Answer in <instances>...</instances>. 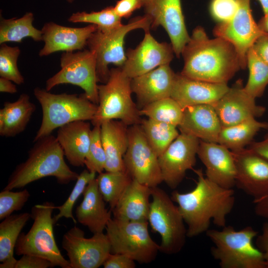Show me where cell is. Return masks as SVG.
Masks as SVG:
<instances>
[{"mask_svg": "<svg viewBox=\"0 0 268 268\" xmlns=\"http://www.w3.org/2000/svg\"><path fill=\"white\" fill-rule=\"evenodd\" d=\"M121 121L111 120L101 125V138L106 154V171H125L124 156L129 145L128 128Z\"/></svg>", "mask_w": 268, "mask_h": 268, "instance_id": "28", "label": "cell"}, {"mask_svg": "<svg viewBox=\"0 0 268 268\" xmlns=\"http://www.w3.org/2000/svg\"><path fill=\"white\" fill-rule=\"evenodd\" d=\"M175 54L171 44L157 41L145 31L143 40L134 49H129L127 59L121 67L131 78L148 72L156 67L170 64Z\"/></svg>", "mask_w": 268, "mask_h": 268, "instance_id": "18", "label": "cell"}, {"mask_svg": "<svg viewBox=\"0 0 268 268\" xmlns=\"http://www.w3.org/2000/svg\"><path fill=\"white\" fill-rule=\"evenodd\" d=\"M200 139L181 133L158 157L163 182L172 189H176L185 177L187 170L193 169Z\"/></svg>", "mask_w": 268, "mask_h": 268, "instance_id": "16", "label": "cell"}, {"mask_svg": "<svg viewBox=\"0 0 268 268\" xmlns=\"http://www.w3.org/2000/svg\"><path fill=\"white\" fill-rule=\"evenodd\" d=\"M247 67L249 77L244 88L254 98L261 97L268 85V64L251 47L247 55Z\"/></svg>", "mask_w": 268, "mask_h": 268, "instance_id": "35", "label": "cell"}, {"mask_svg": "<svg viewBox=\"0 0 268 268\" xmlns=\"http://www.w3.org/2000/svg\"><path fill=\"white\" fill-rule=\"evenodd\" d=\"M20 50L17 46L11 47L6 43L0 46V76L20 85L24 78L19 70L17 60Z\"/></svg>", "mask_w": 268, "mask_h": 268, "instance_id": "39", "label": "cell"}, {"mask_svg": "<svg viewBox=\"0 0 268 268\" xmlns=\"http://www.w3.org/2000/svg\"><path fill=\"white\" fill-rule=\"evenodd\" d=\"M148 221L111 218L106 227L111 253L128 256L140 264H149L160 252L159 245L151 237Z\"/></svg>", "mask_w": 268, "mask_h": 268, "instance_id": "10", "label": "cell"}, {"mask_svg": "<svg viewBox=\"0 0 268 268\" xmlns=\"http://www.w3.org/2000/svg\"><path fill=\"white\" fill-rule=\"evenodd\" d=\"M69 3H72L74 1V0H66Z\"/></svg>", "mask_w": 268, "mask_h": 268, "instance_id": "53", "label": "cell"}, {"mask_svg": "<svg viewBox=\"0 0 268 268\" xmlns=\"http://www.w3.org/2000/svg\"><path fill=\"white\" fill-rule=\"evenodd\" d=\"M144 0H119L114 6L116 13L121 17L127 18L136 10L143 7Z\"/></svg>", "mask_w": 268, "mask_h": 268, "instance_id": "44", "label": "cell"}, {"mask_svg": "<svg viewBox=\"0 0 268 268\" xmlns=\"http://www.w3.org/2000/svg\"><path fill=\"white\" fill-rule=\"evenodd\" d=\"M151 20L144 14L135 17L127 24L105 32L97 30L91 35L87 41L88 49L95 55L96 73L98 82L106 83L108 80L110 64L122 67L127 59L124 51V41L130 32L137 29H142L144 32L149 31Z\"/></svg>", "mask_w": 268, "mask_h": 268, "instance_id": "9", "label": "cell"}, {"mask_svg": "<svg viewBox=\"0 0 268 268\" xmlns=\"http://www.w3.org/2000/svg\"><path fill=\"white\" fill-rule=\"evenodd\" d=\"M36 110V106L26 93L15 101H6L0 109V135L13 137L24 131Z\"/></svg>", "mask_w": 268, "mask_h": 268, "instance_id": "29", "label": "cell"}, {"mask_svg": "<svg viewBox=\"0 0 268 268\" xmlns=\"http://www.w3.org/2000/svg\"><path fill=\"white\" fill-rule=\"evenodd\" d=\"M62 245L71 268H99L111 253L106 234L97 233L85 238L84 231L76 226L64 234Z\"/></svg>", "mask_w": 268, "mask_h": 268, "instance_id": "13", "label": "cell"}, {"mask_svg": "<svg viewBox=\"0 0 268 268\" xmlns=\"http://www.w3.org/2000/svg\"><path fill=\"white\" fill-rule=\"evenodd\" d=\"M140 125L149 144L158 157L179 135L177 127L150 118L142 119Z\"/></svg>", "mask_w": 268, "mask_h": 268, "instance_id": "33", "label": "cell"}, {"mask_svg": "<svg viewBox=\"0 0 268 268\" xmlns=\"http://www.w3.org/2000/svg\"><path fill=\"white\" fill-rule=\"evenodd\" d=\"M34 19L32 12H26L20 18L5 19L1 16L0 20V44L6 42L21 43L26 37L35 42L43 41L41 30L33 25Z\"/></svg>", "mask_w": 268, "mask_h": 268, "instance_id": "32", "label": "cell"}, {"mask_svg": "<svg viewBox=\"0 0 268 268\" xmlns=\"http://www.w3.org/2000/svg\"><path fill=\"white\" fill-rule=\"evenodd\" d=\"M183 109L172 97L153 102L139 110L140 116L178 127L183 115Z\"/></svg>", "mask_w": 268, "mask_h": 268, "instance_id": "36", "label": "cell"}, {"mask_svg": "<svg viewBox=\"0 0 268 268\" xmlns=\"http://www.w3.org/2000/svg\"><path fill=\"white\" fill-rule=\"evenodd\" d=\"M178 128L181 133L206 142L217 143L222 125L212 106L201 104L185 108Z\"/></svg>", "mask_w": 268, "mask_h": 268, "instance_id": "24", "label": "cell"}, {"mask_svg": "<svg viewBox=\"0 0 268 268\" xmlns=\"http://www.w3.org/2000/svg\"><path fill=\"white\" fill-rule=\"evenodd\" d=\"M249 145V148L268 160V134L263 140L252 142Z\"/></svg>", "mask_w": 268, "mask_h": 268, "instance_id": "48", "label": "cell"}, {"mask_svg": "<svg viewBox=\"0 0 268 268\" xmlns=\"http://www.w3.org/2000/svg\"><path fill=\"white\" fill-rule=\"evenodd\" d=\"M262 8L264 14H268V0H258Z\"/></svg>", "mask_w": 268, "mask_h": 268, "instance_id": "52", "label": "cell"}, {"mask_svg": "<svg viewBox=\"0 0 268 268\" xmlns=\"http://www.w3.org/2000/svg\"><path fill=\"white\" fill-rule=\"evenodd\" d=\"M237 9L229 21L218 23L213 30L215 37L223 38L231 43L239 57L241 69L247 67L249 50L261 36L268 35L262 31L254 19L250 0H237Z\"/></svg>", "mask_w": 268, "mask_h": 268, "instance_id": "14", "label": "cell"}, {"mask_svg": "<svg viewBox=\"0 0 268 268\" xmlns=\"http://www.w3.org/2000/svg\"><path fill=\"white\" fill-rule=\"evenodd\" d=\"M30 196L26 189L18 192L3 189L0 193V220L11 215L15 211L21 209Z\"/></svg>", "mask_w": 268, "mask_h": 268, "instance_id": "41", "label": "cell"}, {"mask_svg": "<svg viewBox=\"0 0 268 268\" xmlns=\"http://www.w3.org/2000/svg\"><path fill=\"white\" fill-rule=\"evenodd\" d=\"M256 245L263 253L266 268H268V220L263 224L262 233L257 235Z\"/></svg>", "mask_w": 268, "mask_h": 268, "instance_id": "46", "label": "cell"}, {"mask_svg": "<svg viewBox=\"0 0 268 268\" xmlns=\"http://www.w3.org/2000/svg\"><path fill=\"white\" fill-rule=\"evenodd\" d=\"M33 94L42 110V121L34 138V142L69 123L91 121L97 110L98 105L88 99L84 93L54 94L37 87Z\"/></svg>", "mask_w": 268, "mask_h": 268, "instance_id": "5", "label": "cell"}, {"mask_svg": "<svg viewBox=\"0 0 268 268\" xmlns=\"http://www.w3.org/2000/svg\"><path fill=\"white\" fill-rule=\"evenodd\" d=\"M197 155L205 167V177L227 188L236 185V166L232 151L215 142L200 140Z\"/></svg>", "mask_w": 268, "mask_h": 268, "instance_id": "20", "label": "cell"}, {"mask_svg": "<svg viewBox=\"0 0 268 268\" xmlns=\"http://www.w3.org/2000/svg\"><path fill=\"white\" fill-rule=\"evenodd\" d=\"M181 74L204 81L227 83L240 69L238 53L226 40L209 38L201 26L196 27L181 53Z\"/></svg>", "mask_w": 268, "mask_h": 268, "instance_id": "2", "label": "cell"}, {"mask_svg": "<svg viewBox=\"0 0 268 268\" xmlns=\"http://www.w3.org/2000/svg\"><path fill=\"white\" fill-rule=\"evenodd\" d=\"M205 232L214 244L211 255L221 268H266L263 253L253 243L258 232L251 226L236 230L225 226Z\"/></svg>", "mask_w": 268, "mask_h": 268, "instance_id": "4", "label": "cell"}, {"mask_svg": "<svg viewBox=\"0 0 268 268\" xmlns=\"http://www.w3.org/2000/svg\"><path fill=\"white\" fill-rule=\"evenodd\" d=\"M254 202L256 214L268 220V197Z\"/></svg>", "mask_w": 268, "mask_h": 268, "instance_id": "49", "label": "cell"}, {"mask_svg": "<svg viewBox=\"0 0 268 268\" xmlns=\"http://www.w3.org/2000/svg\"><path fill=\"white\" fill-rule=\"evenodd\" d=\"M194 171L198 176L195 188L186 193L174 191L171 196L178 204L190 238L205 232L211 221L219 227L226 226V217L235 203L233 189L222 187L209 180L201 169Z\"/></svg>", "mask_w": 268, "mask_h": 268, "instance_id": "1", "label": "cell"}, {"mask_svg": "<svg viewBox=\"0 0 268 268\" xmlns=\"http://www.w3.org/2000/svg\"><path fill=\"white\" fill-rule=\"evenodd\" d=\"M106 154L101 138L100 126H94L91 131L90 143L84 165L90 172L99 174L105 170Z\"/></svg>", "mask_w": 268, "mask_h": 268, "instance_id": "40", "label": "cell"}, {"mask_svg": "<svg viewBox=\"0 0 268 268\" xmlns=\"http://www.w3.org/2000/svg\"><path fill=\"white\" fill-rule=\"evenodd\" d=\"M255 100L245 90L242 81L238 80L211 106L222 127H228L262 116L266 108L258 105Z\"/></svg>", "mask_w": 268, "mask_h": 268, "instance_id": "19", "label": "cell"}, {"mask_svg": "<svg viewBox=\"0 0 268 268\" xmlns=\"http://www.w3.org/2000/svg\"><path fill=\"white\" fill-rule=\"evenodd\" d=\"M104 268H134L135 261L127 255L111 253L104 263Z\"/></svg>", "mask_w": 268, "mask_h": 268, "instance_id": "45", "label": "cell"}, {"mask_svg": "<svg viewBox=\"0 0 268 268\" xmlns=\"http://www.w3.org/2000/svg\"><path fill=\"white\" fill-rule=\"evenodd\" d=\"M131 80L121 67L110 69L107 81L98 85L97 110L91 121L93 126L111 120L130 126L140 124L139 110L132 98Z\"/></svg>", "mask_w": 268, "mask_h": 268, "instance_id": "6", "label": "cell"}, {"mask_svg": "<svg viewBox=\"0 0 268 268\" xmlns=\"http://www.w3.org/2000/svg\"><path fill=\"white\" fill-rule=\"evenodd\" d=\"M237 9V0H211L209 5L210 15L218 23L231 20Z\"/></svg>", "mask_w": 268, "mask_h": 268, "instance_id": "42", "label": "cell"}, {"mask_svg": "<svg viewBox=\"0 0 268 268\" xmlns=\"http://www.w3.org/2000/svg\"><path fill=\"white\" fill-rule=\"evenodd\" d=\"M145 14L151 20V28L162 27L170 38L174 53L180 58L189 41L181 0H144Z\"/></svg>", "mask_w": 268, "mask_h": 268, "instance_id": "15", "label": "cell"}, {"mask_svg": "<svg viewBox=\"0 0 268 268\" xmlns=\"http://www.w3.org/2000/svg\"><path fill=\"white\" fill-rule=\"evenodd\" d=\"M129 145L124 156L126 171L133 179L150 188L163 182L158 157L149 144L140 124L128 128Z\"/></svg>", "mask_w": 268, "mask_h": 268, "instance_id": "12", "label": "cell"}, {"mask_svg": "<svg viewBox=\"0 0 268 268\" xmlns=\"http://www.w3.org/2000/svg\"><path fill=\"white\" fill-rule=\"evenodd\" d=\"M68 21L72 23H89L97 26V30L105 32L116 28L123 24L121 18L115 12L114 6H110L98 11L76 12L72 13Z\"/></svg>", "mask_w": 268, "mask_h": 268, "instance_id": "37", "label": "cell"}, {"mask_svg": "<svg viewBox=\"0 0 268 268\" xmlns=\"http://www.w3.org/2000/svg\"><path fill=\"white\" fill-rule=\"evenodd\" d=\"M61 69L46 82L50 91L61 84H71L81 88L86 97L98 105L99 102L96 60L89 49L76 52H64L60 58Z\"/></svg>", "mask_w": 268, "mask_h": 268, "instance_id": "11", "label": "cell"}, {"mask_svg": "<svg viewBox=\"0 0 268 268\" xmlns=\"http://www.w3.org/2000/svg\"><path fill=\"white\" fill-rule=\"evenodd\" d=\"M175 75L168 64L132 78V90L136 95L139 110L153 102L171 97Z\"/></svg>", "mask_w": 268, "mask_h": 268, "instance_id": "23", "label": "cell"}, {"mask_svg": "<svg viewBox=\"0 0 268 268\" xmlns=\"http://www.w3.org/2000/svg\"><path fill=\"white\" fill-rule=\"evenodd\" d=\"M30 218L31 213L23 212L11 214L0 222V268H15L17 260L14 257V250L21 231Z\"/></svg>", "mask_w": 268, "mask_h": 268, "instance_id": "30", "label": "cell"}, {"mask_svg": "<svg viewBox=\"0 0 268 268\" xmlns=\"http://www.w3.org/2000/svg\"><path fill=\"white\" fill-rule=\"evenodd\" d=\"M17 261L15 268H48L54 267L48 260L32 255H23Z\"/></svg>", "mask_w": 268, "mask_h": 268, "instance_id": "43", "label": "cell"}, {"mask_svg": "<svg viewBox=\"0 0 268 268\" xmlns=\"http://www.w3.org/2000/svg\"><path fill=\"white\" fill-rule=\"evenodd\" d=\"M90 125L86 121H76L58 129L57 139L68 162L82 167L90 143Z\"/></svg>", "mask_w": 268, "mask_h": 268, "instance_id": "26", "label": "cell"}, {"mask_svg": "<svg viewBox=\"0 0 268 268\" xmlns=\"http://www.w3.org/2000/svg\"><path fill=\"white\" fill-rule=\"evenodd\" d=\"M52 202L46 201L34 205L31 216L33 223L29 231L21 233L17 241L15 253L18 256L32 255L49 261L54 267L71 268L69 261L61 254L55 241L52 213L55 209Z\"/></svg>", "mask_w": 268, "mask_h": 268, "instance_id": "7", "label": "cell"}, {"mask_svg": "<svg viewBox=\"0 0 268 268\" xmlns=\"http://www.w3.org/2000/svg\"><path fill=\"white\" fill-rule=\"evenodd\" d=\"M252 47L259 57L268 64V35L259 37Z\"/></svg>", "mask_w": 268, "mask_h": 268, "instance_id": "47", "label": "cell"}, {"mask_svg": "<svg viewBox=\"0 0 268 268\" xmlns=\"http://www.w3.org/2000/svg\"><path fill=\"white\" fill-rule=\"evenodd\" d=\"M64 152L57 137L50 134L35 142L27 159L19 164L4 189L12 190L46 177H54L58 183L76 180L79 174L66 163Z\"/></svg>", "mask_w": 268, "mask_h": 268, "instance_id": "3", "label": "cell"}, {"mask_svg": "<svg viewBox=\"0 0 268 268\" xmlns=\"http://www.w3.org/2000/svg\"><path fill=\"white\" fill-rule=\"evenodd\" d=\"M0 91L10 94H14L17 90L16 86L12 83V81L0 77Z\"/></svg>", "mask_w": 268, "mask_h": 268, "instance_id": "50", "label": "cell"}, {"mask_svg": "<svg viewBox=\"0 0 268 268\" xmlns=\"http://www.w3.org/2000/svg\"><path fill=\"white\" fill-rule=\"evenodd\" d=\"M151 188L133 179L115 207L114 218L126 221H148Z\"/></svg>", "mask_w": 268, "mask_h": 268, "instance_id": "27", "label": "cell"}, {"mask_svg": "<svg viewBox=\"0 0 268 268\" xmlns=\"http://www.w3.org/2000/svg\"><path fill=\"white\" fill-rule=\"evenodd\" d=\"M257 23L260 29L268 34V14H264Z\"/></svg>", "mask_w": 268, "mask_h": 268, "instance_id": "51", "label": "cell"}, {"mask_svg": "<svg viewBox=\"0 0 268 268\" xmlns=\"http://www.w3.org/2000/svg\"><path fill=\"white\" fill-rule=\"evenodd\" d=\"M97 29V26L94 24L74 28L61 25L52 21L45 23L41 29L44 45L39 55L43 57L59 51H82L87 45L91 35Z\"/></svg>", "mask_w": 268, "mask_h": 268, "instance_id": "21", "label": "cell"}, {"mask_svg": "<svg viewBox=\"0 0 268 268\" xmlns=\"http://www.w3.org/2000/svg\"><path fill=\"white\" fill-rule=\"evenodd\" d=\"M227 83H212L176 73L171 97L184 110L192 106L212 105L228 90Z\"/></svg>", "mask_w": 268, "mask_h": 268, "instance_id": "22", "label": "cell"}, {"mask_svg": "<svg viewBox=\"0 0 268 268\" xmlns=\"http://www.w3.org/2000/svg\"><path fill=\"white\" fill-rule=\"evenodd\" d=\"M82 195V201L75 210L77 221L93 234L103 232L112 218V211L105 207V201L99 190L96 178L90 182Z\"/></svg>", "mask_w": 268, "mask_h": 268, "instance_id": "25", "label": "cell"}, {"mask_svg": "<svg viewBox=\"0 0 268 268\" xmlns=\"http://www.w3.org/2000/svg\"><path fill=\"white\" fill-rule=\"evenodd\" d=\"M236 166V185L254 199L268 197V160L247 148L232 151Z\"/></svg>", "mask_w": 268, "mask_h": 268, "instance_id": "17", "label": "cell"}, {"mask_svg": "<svg viewBox=\"0 0 268 268\" xmlns=\"http://www.w3.org/2000/svg\"><path fill=\"white\" fill-rule=\"evenodd\" d=\"M96 174L85 169L79 174L74 186L65 202L61 205L55 206V209L59 210V212L53 217L55 223L62 217L71 219L75 224L77 222L72 213L73 206L87 185L96 178Z\"/></svg>", "mask_w": 268, "mask_h": 268, "instance_id": "38", "label": "cell"}, {"mask_svg": "<svg viewBox=\"0 0 268 268\" xmlns=\"http://www.w3.org/2000/svg\"><path fill=\"white\" fill-rule=\"evenodd\" d=\"M96 180L99 190L112 211L133 179L125 170L101 172Z\"/></svg>", "mask_w": 268, "mask_h": 268, "instance_id": "34", "label": "cell"}, {"mask_svg": "<svg viewBox=\"0 0 268 268\" xmlns=\"http://www.w3.org/2000/svg\"><path fill=\"white\" fill-rule=\"evenodd\" d=\"M148 222L160 236V252L176 254L184 246L187 229L178 206L162 189L152 188Z\"/></svg>", "mask_w": 268, "mask_h": 268, "instance_id": "8", "label": "cell"}, {"mask_svg": "<svg viewBox=\"0 0 268 268\" xmlns=\"http://www.w3.org/2000/svg\"><path fill=\"white\" fill-rule=\"evenodd\" d=\"M261 129L268 130V122H262L256 118L247 120L238 124L222 127L217 143L231 151H238L250 145Z\"/></svg>", "mask_w": 268, "mask_h": 268, "instance_id": "31", "label": "cell"}]
</instances>
